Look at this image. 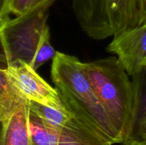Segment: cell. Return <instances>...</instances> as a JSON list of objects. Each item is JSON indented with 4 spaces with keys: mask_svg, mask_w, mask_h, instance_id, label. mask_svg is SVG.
<instances>
[{
    "mask_svg": "<svg viewBox=\"0 0 146 145\" xmlns=\"http://www.w3.org/2000/svg\"><path fill=\"white\" fill-rule=\"evenodd\" d=\"M81 68L125 144L133 134L139 112L142 95L139 75L131 81L115 56L82 63Z\"/></svg>",
    "mask_w": 146,
    "mask_h": 145,
    "instance_id": "1",
    "label": "cell"
},
{
    "mask_svg": "<svg viewBox=\"0 0 146 145\" xmlns=\"http://www.w3.org/2000/svg\"><path fill=\"white\" fill-rule=\"evenodd\" d=\"M81 65L76 57L56 51L51 70L54 88L67 110L86 122L111 145L122 144Z\"/></svg>",
    "mask_w": 146,
    "mask_h": 145,
    "instance_id": "2",
    "label": "cell"
},
{
    "mask_svg": "<svg viewBox=\"0 0 146 145\" xmlns=\"http://www.w3.org/2000/svg\"><path fill=\"white\" fill-rule=\"evenodd\" d=\"M50 7L44 4L0 25V44L7 65L21 61L36 71L54 58L56 51L47 25Z\"/></svg>",
    "mask_w": 146,
    "mask_h": 145,
    "instance_id": "3",
    "label": "cell"
},
{
    "mask_svg": "<svg viewBox=\"0 0 146 145\" xmlns=\"http://www.w3.org/2000/svg\"><path fill=\"white\" fill-rule=\"evenodd\" d=\"M72 9L83 31L96 40L146 23V0H72Z\"/></svg>",
    "mask_w": 146,
    "mask_h": 145,
    "instance_id": "4",
    "label": "cell"
},
{
    "mask_svg": "<svg viewBox=\"0 0 146 145\" xmlns=\"http://www.w3.org/2000/svg\"><path fill=\"white\" fill-rule=\"evenodd\" d=\"M40 117L30 112L34 145H111L89 125L66 109L44 107Z\"/></svg>",
    "mask_w": 146,
    "mask_h": 145,
    "instance_id": "5",
    "label": "cell"
},
{
    "mask_svg": "<svg viewBox=\"0 0 146 145\" xmlns=\"http://www.w3.org/2000/svg\"><path fill=\"white\" fill-rule=\"evenodd\" d=\"M7 71L13 84L27 100L59 110L66 109L58 90L29 65L16 61L7 65Z\"/></svg>",
    "mask_w": 146,
    "mask_h": 145,
    "instance_id": "6",
    "label": "cell"
},
{
    "mask_svg": "<svg viewBox=\"0 0 146 145\" xmlns=\"http://www.w3.org/2000/svg\"><path fill=\"white\" fill-rule=\"evenodd\" d=\"M107 51L117 55L128 75H140L146 61V23L114 36Z\"/></svg>",
    "mask_w": 146,
    "mask_h": 145,
    "instance_id": "7",
    "label": "cell"
},
{
    "mask_svg": "<svg viewBox=\"0 0 146 145\" xmlns=\"http://www.w3.org/2000/svg\"><path fill=\"white\" fill-rule=\"evenodd\" d=\"M0 145H34L29 101L9 118L0 122Z\"/></svg>",
    "mask_w": 146,
    "mask_h": 145,
    "instance_id": "8",
    "label": "cell"
},
{
    "mask_svg": "<svg viewBox=\"0 0 146 145\" xmlns=\"http://www.w3.org/2000/svg\"><path fill=\"white\" fill-rule=\"evenodd\" d=\"M27 101L13 84L7 68L0 69V122L9 118Z\"/></svg>",
    "mask_w": 146,
    "mask_h": 145,
    "instance_id": "9",
    "label": "cell"
},
{
    "mask_svg": "<svg viewBox=\"0 0 146 145\" xmlns=\"http://www.w3.org/2000/svg\"><path fill=\"white\" fill-rule=\"evenodd\" d=\"M44 4L52 5L50 0H11L10 11L19 16Z\"/></svg>",
    "mask_w": 146,
    "mask_h": 145,
    "instance_id": "10",
    "label": "cell"
},
{
    "mask_svg": "<svg viewBox=\"0 0 146 145\" xmlns=\"http://www.w3.org/2000/svg\"><path fill=\"white\" fill-rule=\"evenodd\" d=\"M144 129H146V91L145 93H143L142 92L141 105H140L139 112H138V118H137L136 125H135V129H134L133 134L135 132Z\"/></svg>",
    "mask_w": 146,
    "mask_h": 145,
    "instance_id": "11",
    "label": "cell"
},
{
    "mask_svg": "<svg viewBox=\"0 0 146 145\" xmlns=\"http://www.w3.org/2000/svg\"><path fill=\"white\" fill-rule=\"evenodd\" d=\"M125 145H146V129L135 132Z\"/></svg>",
    "mask_w": 146,
    "mask_h": 145,
    "instance_id": "12",
    "label": "cell"
},
{
    "mask_svg": "<svg viewBox=\"0 0 146 145\" xmlns=\"http://www.w3.org/2000/svg\"><path fill=\"white\" fill-rule=\"evenodd\" d=\"M11 0H0V25L9 19Z\"/></svg>",
    "mask_w": 146,
    "mask_h": 145,
    "instance_id": "13",
    "label": "cell"
},
{
    "mask_svg": "<svg viewBox=\"0 0 146 145\" xmlns=\"http://www.w3.org/2000/svg\"><path fill=\"white\" fill-rule=\"evenodd\" d=\"M7 68V61L4 53H0V69H6Z\"/></svg>",
    "mask_w": 146,
    "mask_h": 145,
    "instance_id": "14",
    "label": "cell"
},
{
    "mask_svg": "<svg viewBox=\"0 0 146 145\" xmlns=\"http://www.w3.org/2000/svg\"><path fill=\"white\" fill-rule=\"evenodd\" d=\"M55 1H56V0H50V1H51V4H53V3H54Z\"/></svg>",
    "mask_w": 146,
    "mask_h": 145,
    "instance_id": "15",
    "label": "cell"
},
{
    "mask_svg": "<svg viewBox=\"0 0 146 145\" xmlns=\"http://www.w3.org/2000/svg\"><path fill=\"white\" fill-rule=\"evenodd\" d=\"M144 69H146V61L145 62V64H144Z\"/></svg>",
    "mask_w": 146,
    "mask_h": 145,
    "instance_id": "16",
    "label": "cell"
}]
</instances>
